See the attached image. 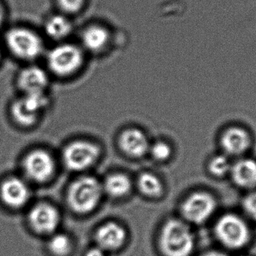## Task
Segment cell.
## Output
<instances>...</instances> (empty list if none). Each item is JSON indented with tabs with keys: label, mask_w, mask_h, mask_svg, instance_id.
<instances>
[{
	"label": "cell",
	"mask_w": 256,
	"mask_h": 256,
	"mask_svg": "<svg viewBox=\"0 0 256 256\" xmlns=\"http://www.w3.org/2000/svg\"><path fill=\"white\" fill-rule=\"evenodd\" d=\"M44 33L51 40L62 42L73 30V26L67 15L55 14L45 20L43 25Z\"/></svg>",
	"instance_id": "ac0fdd59"
},
{
	"label": "cell",
	"mask_w": 256,
	"mask_h": 256,
	"mask_svg": "<svg viewBox=\"0 0 256 256\" xmlns=\"http://www.w3.org/2000/svg\"><path fill=\"white\" fill-rule=\"evenodd\" d=\"M243 207L246 214L256 221V191L245 197L243 201Z\"/></svg>",
	"instance_id": "d4e9b609"
},
{
	"label": "cell",
	"mask_w": 256,
	"mask_h": 256,
	"mask_svg": "<svg viewBox=\"0 0 256 256\" xmlns=\"http://www.w3.org/2000/svg\"><path fill=\"white\" fill-rule=\"evenodd\" d=\"M127 237L126 229L120 224L108 222L99 227L96 231L98 246L104 251H114L123 246Z\"/></svg>",
	"instance_id": "4fadbf2b"
},
{
	"label": "cell",
	"mask_w": 256,
	"mask_h": 256,
	"mask_svg": "<svg viewBox=\"0 0 256 256\" xmlns=\"http://www.w3.org/2000/svg\"><path fill=\"white\" fill-rule=\"evenodd\" d=\"M240 256H251V255H240Z\"/></svg>",
	"instance_id": "f546056e"
},
{
	"label": "cell",
	"mask_w": 256,
	"mask_h": 256,
	"mask_svg": "<svg viewBox=\"0 0 256 256\" xmlns=\"http://www.w3.org/2000/svg\"><path fill=\"white\" fill-rule=\"evenodd\" d=\"M138 189L142 193L150 198H158L162 193V182L154 174L144 172L140 174L137 180Z\"/></svg>",
	"instance_id": "ffe728a7"
},
{
	"label": "cell",
	"mask_w": 256,
	"mask_h": 256,
	"mask_svg": "<svg viewBox=\"0 0 256 256\" xmlns=\"http://www.w3.org/2000/svg\"><path fill=\"white\" fill-rule=\"evenodd\" d=\"M28 223L36 232L50 234L58 228L60 215L58 210L48 203H39L32 207L28 215Z\"/></svg>",
	"instance_id": "8fae6325"
},
{
	"label": "cell",
	"mask_w": 256,
	"mask_h": 256,
	"mask_svg": "<svg viewBox=\"0 0 256 256\" xmlns=\"http://www.w3.org/2000/svg\"><path fill=\"white\" fill-rule=\"evenodd\" d=\"M22 169L26 177L32 181L44 183L54 176L56 163L54 158L44 150L30 152L24 158Z\"/></svg>",
	"instance_id": "9c48e42d"
},
{
	"label": "cell",
	"mask_w": 256,
	"mask_h": 256,
	"mask_svg": "<svg viewBox=\"0 0 256 256\" xmlns=\"http://www.w3.org/2000/svg\"><path fill=\"white\" fill-rule=\"evenodd\" d=\"M85 256H106L105 255L104 251L100 249V247H94L90 249L88 252L86 253Z\"/></svg>",
	"instance_id": "4316f807"
},
{
	"label": "cell",
	"mask_w": 256,
	"mask_h": 256,
	"mask_svg": "<svg viewBox=\"0 0 256 256\" xmlns=\"http://www.w3.org/2000/svg\"><path fill=\"white\" fill-rule=\"evenodd\" d=\"M72 248V240L64 234H54L48 242V249L55 256L68 255Z\"/></svg>",
	"instance_id": "44dd1931"
},
{
	"label": "cell",
	"mask_w": 256,
	"mask_h": 256,
	"mask_svg": "<svg viewBox=\"0 0 256 256\" xmlns=\"http://www.w3.org/2000/svg\"><path fill=\"white\" fill-rule=\"evenodd\" d=\"M220 144L226 154L240 156L246 153L250 147V135L242 128H228L221 136Z\"/></svg>",
	"instance_id": "5bb4252c"
},
{
	"label": "cell",
	"mask_w": 256,
	"mask_h": 256,
	"mask_svg": "<svg viewBox=\"0 0 256 256\" xmlns=\"http://www.w3.org/2000/svg\"><path fill=\"white\" fill-rule=\"evenodd\" d=\"M159 243L165 256H190L195 240L186 223L178 219H170L161 230Z\"/></svg>",
	"instance_id": "3957f363"
},
{
	"label": "cell",
	"mask_w": 256,
	"mask_h": 256,
	"mask_svg": "<svg viewBox=\"0 0 256 256\" xmlns=\"http://www.w3.org/2000/svg\"><path fill=\"white\" fill-rule=\"evenodd\" d=\"M202 256H228L224 252L220 251H210V252H206Z\"/></svg>",
	"instance_id": "83f0119b"
},
{
	"label": "cell",
	"mask_w": 256,
	"mask_h": 256,
	"mask_svg": "<svg viewBox=\"0 0 256 256\" xmlns=\"http://www.w3.org/2000/svg\"><path fill=\"white\" fill-rule=\"evenodd\" d=\"M109 30L98 24H93L84 29L81 34V48L92 54L102 52L110 42Z\"/></svg>",
	"instance_id": "9a60e30c"
},
{
	"label": "cell",
	"mask_w": 256,
	"mask_h": 256,
	"mask_svg": "<svg viewBox=\"0 0 256 256\" xmlns=\"http://www.w3.org/2000/svg\"><path fill=\"white\" fill-rule=\"evenodd\" d=\"M103 192L102 184L97 179L90 176L80 177L69 186L68 203L76 213H90L98 205Z\"/></svg>",
	"instance_id": "277c9868"
},
{
	"label": "cell",
	"mask_w": 256,
	"mask_h": 256,
	"mask_svg": "<svg viewBox=\"0 0 256 256\" xmlns=\"http://www.w3.org/2000/svg\"><path fill=\"white\" fill-rule=\"evenodd\" d=\"M232 165L230 159L224 155H218L210 159L208 164V170L212 175L222 177L230 174Z\"/></svg>",
	"instance_id": "7402d4cb"
},
{
	"label": "cell",
	"mask_w": 256,
	"mask_h": 256,
	"mask_svg": "<svg viewBox=\"0 0 256 256\" xmlns=\"http://www.w3.org/2000/svg\"><path fill=\"white\" fill-rule=\"evenodd\" d=\"M98 146L87 141H75L64 147L62 157L66 168L80 171L92 166L100 156Z\"/></svg>",
	"instance_id": "8992f818"
},
{
	"label": "cell",
	"mask_w": 256,
	"mask_h": 256,
	"mask_svg": "<svg viewBox=\"0 0 256 256\" xmlns=\"http://www.w3.org/2000/svg\"><path fill=\"white\" fill-rule=\"evenodd\" d=\"M216 208V201L213 195L206 192H196L185 199L182 211L186 220L201 224L212 217Z\"/></svg>",
	"instance_id": "ba28073f"
},
{
	"label": "cell",
	"mask_w": 256,
	"mask_h": 256,
	"mask_svg": "<svg viewBox=\"0 0 256 256\" xmlns=\"http://www.w3.org/2000/svg\"><path fill=\"white\" fill-rule=\"evenodd\" d=\"M4 48H3L2 44L0 43V63H1L2 60L3 58V54H4Z\"/></svg>",
	"instance_id": "f1b7e54d"
},
{
	"label": "cell",
	"mask_w": 256,
	"mask_h": 256,
	"mask_svg": "<svg viewBox=\"0 0 256 256\" xmlns=\"http://www.w3.org/2000/svg\"><path fill=\"white\" fill-rule=\"evenodd\" d=\"M6 19H7V10L4 3L0 0V30L4 27Z\"/></svg>",
	"instance_id": "484cf974"
},
{
	"label": "cell",
	"mask_w": 256,
	"mask_h": 256,
	"mask_svg": "<svg viewBox=\"0 0 256 256\" xmlns=\"http://www.w3.org/2000/svg\"><path fill=\"white\" fill-rule=\"evenodd\" d=\"M214 233L221 244L230 249L244 247L250 239V231L244 220L238 215L228 213L220 218Z\"/></svg>",
	"instance_id": "5b68a950"
},
{
	"label": "cell",
	"mask_w": 256,
	"mask_h": 256,
	"mask_svg": "<svg viewBox=\"0 0 256 256\" xmlns=\"http://www.w3.org/2000/svg\"><path fill=\"white\" fill-rule=\"evenodd\" d=\"M120 148L130 157H141L148 151L149 143L146 135L138 129L124 130L118 139Z\"/></svg>",
	"instance_id": "2e32d148"
},
{
	"label": "cell",
	"mask_w": 256,
	"mask_h": 256,
	"mask_svg": "<svg viewBox=\"0 0 256 256\" xmlns=\"http://www.w3.org/2000/svg\"><path fill=\"white\" fill-rule=\"evenodd\" d=\"M46 92L21 94L13 101L10 113L15 121L22 126H31L37 120L39 112L46 106Z\"/></svg>",
	"instance_id": "52a82bcc"
},
{
	"label": "cell",
	"mask_w": 256,
	"mask_h": 256,
	"mask_svg": "<svg viewBox=\"0 0 256 256\" xmlns=\"http://www.w3.org/2000/svg\"><path fill=\"white\" fill-rule=\"evenodd\" d=\"M149 150L152 156L158 161L166 160L172 154L171 147L164 141L155 142L149 147Z\"/></svg>",
	"instance_id": "603a6c76"
},
{
	"label": "cell",
	"mask_w": 256,
	"mask_h": 256,
	"mask_svg": "<svg viewBox=\"0 0 256 256\" xmlns=\"http://www.w3.org/2000/svg\"><path fill=\"white\" fill-rule=\"evenodd\" d=\"M232 178L234 183L243 189L256 187V161L254 159H242L232 166Z\"/></svg>",
	"instance_id": "e0dca14e"
},
{
	"label": "cell",
	"mask_w": 256,
	"mask_h": 256,
	"mask_svg": "<svg viewBox=\"0 0 256 256\" xmlns=\"http://www.w3.org/2000/svg\"><path fill=\"white\" fill-rule=\"evenodd\" d=\"M58 7L64 15H72L80 12L85 6L86 0H56Z\"/></svg>",
	"instance_id": "cb8c5ba5"
},
{
	"label": "cell",
	"mask_w": 256,
	"mask_h": 256,
	"mask_svg": "<svg viewBox=\"0 0 256 256\" xmlns=\"http://www.w3.org/2000/svg\"><path fill=\"white\" fill-rule=\"evenodd\" d=\"M49 73L36 63L24 64L18 71L15 84L21 94L46 92L49 84Z\"/></svg>",
	"instance_id": "30bf717a"
},
{
	"label": "cell",
	"mask_w": 256,
	"mask_h": 256,
	"mask_svg": "<svg viewBox=\"0 0 256 256\" xmlns=\"http://www.w3.org/2000/svg\"><path fill=\"white\" fill-rule=\"evenodd\" d=\"M104 192L114 198L126 196L130 191L132 185L129 177L122 173L108 176L102 184Z\"/></svg>",
	"instance_id": "d6986e66"
},
{
	"label": "cell",
	"mask_w": 256,
	"mask_h": 256,
	"mask_svg": "<svg viewBox=\"0 0 256 256\" xmlns=\"http://www.w3.org/2000/svg\"><path fill=\"white\" fill-rule=\"evenodd\" d=\"M2 44L4 51L24 64L36 63L46 52L43 36L32 27L22 24L6 29Z\"/></svg>",
	"instance_id": "6da1fadb"
},
{
	"label": "cell",
	"mask_w": 256,
	"mask_h": 256,
	"mask_svg": "<svg viewBox=\"0 0 256 256\" xmlns=\"http://www.w3.org/2000/svg\"><path fill=\"white\" fill-rule=\"evenodd\" d=\"M46 71L58 78H67L76 74L82 68L85 60L81 47L62 42L46 51Z\"/></svg>",
	"instance_id": "7a4b0ae2"
},
{
	"label": "cell",
	"mask_w": 256,
	"mask_h": 256,
	"mask_svg": "<svg viewBox=\"0 0 256 256\" xmlns=\"http://www.w3.org/2000/svg\"><path fill=\"white\" fill-rule=\"evenodd\" d=\"M2 201L13 208H19L28 202L30 189L25 180L13 177L6 179L0 186Z\"/></svg>",
	"instance_id": "7c38bea8"
}]
</instances>
